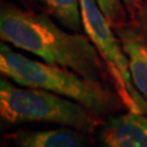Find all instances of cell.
Instances as JSON below:
<instances>
[{
	"label": "cell",
	"instance_id": "cell-1",
	"mask_svg": "<svg viewBox=\"0 0 147 147\" xmlns=\"http://www.w3.org/2000/svg\"><path fill=\"white\" fill-rule=\"evenodd\" d=\"M1 40L35 55L45 62L69 69L85 79L108 83L105 61L87 35L70 33L45 13L5 5L0 12Z\"/></svg>",
	"mask_w": 147,
	"mask_h": 147
},
{
	"label": "cell",
	"instance_id": "cell-2",
	"mask_svg": "<svg viewBox=\"0 0 147 147\" xmlns=\"http://www.w3.org/2000/svg\"><path fill=\"white\" fill-rule=\"evenodd\" d=\"M0 72L2 78L20 86L45 89L76 101L98 118L116 111L122 104L116 92L105 83L85 79L59 65L27 58L7 42L0 46Z\"/></svg>",
	"mask_w": 147,
	"mask_h": 147
},
{
	"label": "cell",
	"instance_id": "cell-3",
	"mask_svg": "<svg viewBox=\"0 0 147 147\" xmlns=\"http://www.w3.org/2000/svg\"><path fill=\"white\" fill-rule=\"evenodd\" d=\"M0 117L5 124L49 123L92 134L101 125L100 118L81 104L45 89L16 86L0 81Z\"/></svg>",
	"mask_w": 147,
	"mask_h": 147
},
{
	"label": "cell",
	"instance_id": "cell-4",
	"mask_svg": "<svg viewBox=\"0 0 147 147\" xmlns=\"http://www.w3.org/2000/svg\"><path fill=\"white\" fill-rule=\"evenodd\" d=\"M80 5L83 28L105 61L115 92L122 105L127 111L147 115V99L132 82L129 59L117 33L95 0H80Z\"/></svg>",
	"mask_w": 147,
	"mask_h": 147
},
{
	"label": "cell",
	"instance_id": "cell-5",
	"mask_svg": "<svg viewBox=\"0 0 147 147\" xmlns=\"http://www.w3.org/2000/svg\"><path fill=\"white\" fill-rule=\"evenodd\" d=\"M102 147H147V115L126 112L110 117L99 126Z\"/></svg>",
	"mask_w": 147,
	"mask_h": 147
},
{
	"label": "cell",
	"instance_id": "cell-6",
	"mask_svg": "<svg viewBox=\"0 0 147 147\" xmlns=\"http://www.w3.org/2000/svg\"><path fill=\"white\" fill-rule=\"evenodd\" d=\"M8 147H88L87 134L67 126L51 130H18L5 133Z\"/></svg>",
	"mask_w": 147,
	"mask_h": 147
},
{
	"label": "cell",
	"instance_id": "cell-7",
	"mask_svg": "<svg viewBox=\"0 0 147 147\" xmlns=\"http://www.w3.org/2000/svg\"><path fill=\"white\" fill-rule=\"evenodd\" d=\"M129 59L132 82L147 99V44L138 28L131 25L116 31Z\"/></svg>",
	"mask_w": 147,
	"mask_h": 147
},
{
	"label": "cell",
	"instance_id": "cell-8",
	"mask_svg": "<svg viewBox=\"0 0 147 147\" xmlns=\"http://www.w3.org/2000/svg\"><path fill=\"white\" fill-rule=\"evenodd\" d=\"M45 14L69 31L80 33L83 26L80 0H37Z\"/></svg>",
	"mask_w": 147,
	"mask_h": 147
},
{
	"label": "cell",
	"instance_id": "cell-9",
	"mask_svg": "<svg viewBox=\"0 0 147 147\" xmlns=\"http://www.w3.org/2000/svg\"><path fill=\"white\" fill-rule=\"evenodd\" d=\"M115 31L130 25L131 16L123 0H95ZM132 21V20H131Z\"/></svg>",
	"mask_w": 147,
	"mask_h": 147
},
{
	"label": "cell",
	"instance_id": "cell-10",
	"mask_svg": "<svg viewBox=\"0 0 147 147\" xmlns=\"http://www.w3.org/2000/svg\"><path fill=\"white\" fill-rule=\"evenodd\" d=\"M137 28L141 32L143 38L147 44V1L146 2H140V5L136 9L135 20Z\"/></svg>",
	"mask_w": 147,
	"mask_h": 147
},
{
	"label": "cell",
	"instance_id": "cell-11",
	"mask_svg": "<svg viewBox=\"0 0 147 147\" xmlns=\"http://www.w3.org/2000/svg\"><path fill=\"white\" fill-rule=\"evenodd\" d=\"M126 5V9L129 11V14L131 16L132 22L135 20V14H136V9L138 5H140V0H123Z\"/></svg>",
	"mask_w": 147,
	"mask_h": 147
}]
</instances>
